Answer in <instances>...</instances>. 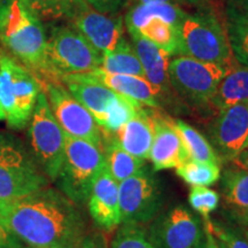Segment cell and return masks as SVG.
<instances>
[{
  "mask_svg": "<svg viewBox=\"0 0 248 248\" xmlns=\"http://www.w3.org/2000/svg\"><path fill=\"white\" fill-rule=\"evenodd\" d=\"M83 207L46 186L21 199L0 202L8 231L31 248H76L94 240Z\"/></svg>",
  "mask_w": 248,
  "mask_h": 248,
  "instance_id": "6da1fadb",
  "label": "cell"
},
{
  "mask_svg": "<svg viewBox=\"0 0 248 248\" xmlns=\"http://www.w3.org/2000/svg\"><path fill=\"white\" fill-rule=\"evenodd\" d=\"M154 122V138L150 159L155 171L178 168L190 160L181 136L173 121L160 114L157 109L151 110Z\"/></svg>",
  "mask_w": 248,
  "mask_h": 248,
  "instance_id": "5bb4252c",
  "label": "cell"
},
{
  "mask_svg": "<svg viewBox=\"0 0 248 248\" xmlns=\"http://www.w3.org/2000/svg\"><path fill=\"white\" fill-rule=\"evenodd\" d=\"M70 23L102 54L113 51L124 37L121 17L101 14L90 6L79 12Z\"/></svg>",
  "mask_w": 248,
  "mask_h": 248,
  "instance_id": "2e32d148",
  "label": "cell"
},
{
  "mask_svg": "<svg viewBox=\"0 0 248 248\" xmlns=\"http://www.w3.org/2000/svg\"><path fill=\"white\" fill-rule=\"evenodd\" d=\"M226 8L240 13H248V0H228Z\"/></svg>",
  "mask_w": 248,
  "mask_h": 248,
  "instance_id": "74e56055",
  "label": "cell"
},
{
  "mask_svg": "<svg viewBox=\"0 0 248 248\" xmlns=\"http://www.w3.org/2000/svg\"><path fill=\"white\" fill-rule=\"evenodd\" d=\"M30 154L48 181H57L64 160L66 133L52 113L44 91L40 92L28 129Z\"/></svg>",
  "mask_w": 248,
  "mask_h": 248,
  "instance_id": "ba28073f",
  "label": "cell"
},
{
  "mask_svg": "<svg viewBox=\"0 0 248 248\" xmlns=\"http://www.w3.org/2000/svg\"><path fill=\"white\" fill-rule=\"evenodd\" d=\"M208 131L221 162H231L248 147V102L219 110Z\"/></svg>",
  "mask_w": 248,
  "mask_h": 248,
  "instance_id": "4fadbf2b",
  "label": "cell"
},
{
  "mask_svg": "<svg viewBox=\"0 0 248 248\" xmlns=\"http://www.w3.org/2000/svg\"><path fill=\"white\" fill-rule=\"evenodd\" d=\"M115 137L121 147L129 154L141 160L148 159L154 138V122L151 110L139 107L136 115L115 133Z\"/></svg>",
  "mask_w": 248,
  "mask_h": 248,
  "instance_id": "ffe728a7",
  "label": "cell"
},
{
  "mask_svg": "<svg viewBox=\"0 0 248 248\" xmlns=\"http://www.w3.org/2000/svg\"><path fill=\"white\" fill-rule=\"evenodd\" d=\"M176 172L186 184L191 186L213 185L221 177L219 166L195 162L192 160H188L187 162L176 168Z\"/></svg>",
  "mask_w": 248,
  "mask_h": 248,
  "instance_id": "4dcf8cb0",
  "label": "cell"
},
{
  "mask_svg": "<svg viewBox=\"0 0 248 248\" xmlns=\"http://www.w3.org/2000/svg\"><path fill=\"white\" fill-rule=\"evenodd\" d=\"M240 231L243 232V234L248 239V222L245 223L244 225L240 226Z\"/></svg>",
  "mask_w": 248,
  "mask_h": 248,
  "instance_id": "b9f144b4",
  "label": "cell"
},
{
  "mask_svg": "<svg viewBox=\"0 0 248 248\" xmlns=\"http://www.w3.org/2000/svg\"><path fill=\"white\" fill-rule=\"evenodd\" d=\"M243 102H248V68L237 64L219 83L210 108L219 111Z\"/></svg>",
  "mask_w": 248,
  "mask_h": 248,
  "instance_id": "cb8c5ba5",
  "label": "cell"
},
{
  "mask_svg": "<svg viewBox=\"0 0 248 248\" xmlns=\"http://www.w3.org/2000/svg\"><path fill=\"white\" fill-rule=\"evenodd\" d=\"M214 248H226V247L221 243V241L217 240L215 238V241H214Z\"/></svg>",
  "mask_w": 248,
  "mask_h": 248,
  "instance_id": "ee69618b",
  "label": "cell"
},
{
  "mask_svg": "<svg viewBox=\"0 0 248 248\" xmlns=\"http://www.w3.org/2000/svg\"><path fill=\"white\" fill-rule=\"evenodd\" d=\"M204 238L201 243L198 245L195 248H214V241H215V237H214L212 230H210V226L207 222V219H204Z\"/></svg>",
  "mask_w": 248,
  "mask_h": 248,
  "instance_id": "8d00e7d4",
  "label": "cell"
},
{
  "mask_svg": "<svg viewBox=\"0 0 248 248\" xmlns=\"http://www.w3.org/2000/svg\"><path fill=\"white\" fill-rule=\"evenodd\" d=\"M170 2V4H175V5H187L188 1L187 0H135V5L136 4H147V2Z\"/></svg>",
  "mask_w": 248,
  "mask_h": 248,
  "instance_id": "ab89813d",
  "label": "cell"
},
{
  "mask_svg": "<svg viewBox=\"0 0 248 248\" xmlns=\"http://www.w3.org/2000/svg\"><path fill=\"white\" fill-rule=\"evenodd\" d=\"M98 79L111 91L139 102L142 106L159 109L161 107L160 95L153 85L144 77L124 75V74H111L102 70L101 68L88 73Z\"/></svg>",
  "mask_w": 248,
  "mask_h": 248,
  "instance_id": "d6986e66",
  "label": "cell"
},
{
  "mask_svg": "<svg viewBox=\"0 0 248 248\" xmlns=\"http://www.w3.org/2000/svg\"><path fill=\"white\" fill-rule=\"evenodd\" d=\"M188 4H192L198 7H203V6H209L212 0H187Z\"/></svg>",
  "mask_w": 248,
  "mask_h": 248,
  "instance_id": "60d3db41",
  "label": "cell"
},
{
  "mask_svg": "<svg viewBox=\"0 0 248 248\" xmlns=\"http://www.w3.org/2000/svg\"><path fill=\"white\" fill-rule=\"evenodd\" d=\"M59 80L70 94L92 114L95 122L101 128L108 107L117 97V93L101 84L90 74L66 75L60 77Z\"/></svg>",
  "mask_w": 248,
  "mask_h": 248,
  "instance_id": "ac0fdd59",
  "label": "cell"
},
{
  "mask_svg": "<svg viewBox=\"0 0 248 248\" xmlns=\"http://www.w3.org/2000/svg\"><path fill=\"white\" fill-rule=\"evenodd\" d=\"M76 248H98V246H97V244H95V240H93V241H91V243L84 245V246L76 247Z\"/></svg>",
  "mask_w": 248,
  "mask_h": 248,
  "instance_id": "7bdbcfd3",
  "label": "cell"
},
{
  "mask_svg": "<svg viewBox=\"0 0 248 248\" xmlns=\"http://www.w3.org/2000/svg\"><path fill=\"white\" fill-rule=\"evenodd\" d=\"M231 70L219 64L177 55L169 60L168 76L176 94L194 107L210 108L219 83Z\"/></svg>",
  "mask_w": 248,
  "mask_h": 248,
  "instance_id": "9c48e42d",
  "label": "cell"
},
{
  "mask_svg": "<svg viewBox=\"0 0 248 248\" xmlns=\"http://www.w3.org/2000/svg\"><path fill=\"white\" fill-rule=\"evenodd\" d=\"M17 248H31V247H22V246H21V247H17Z\"/></svg>",
  "mask_w": 248,
  "mask_h": 248,
  "instance_id": "7dc6e473",
  "label": "cell"
},
{
  "mask_svg": "<svg viewBox=\"0 0 248 248\" xmlns=\"http://www.w3.org/2000/svg\"><path fill=\"white\" fill-rule=\"evenodd\" d=\"M86 204L99 228L113 231L121 224L119 183L109 175L106 166L93 182Z\"/></svg>",
  "mask_w": 248,
  "mask_h": 248,
  "instance_id": "9a60e30c",
  "label": "cell"
},
{
  "mask_svg": "<svg viewBox=\"0 0 248 248\" xmlns=\"http://www.w3.org/2000/svg\"><path fill=\"white\" fill-rule=\"evenodd\" d=\"M141 106V104L132 99L117 94L107 109L106 117L100 128L102 133L115 135L136 115L138 108Z\"/></svg>",
  "mask_w": 248,
  "mask_h": 248,
  "instance_id": "f546056e",
  "label": "cell"
},
{
  "mask_svg": "<svg viewBox=\"0 0 248 248\" xmlns=\"http://www.w3.org/2000/svg\"><path fill=\"white\" fill-rule=\"evenodd\" d=\"M105 166L101 147L66 135L64 160L55 183L62 193L83 207L88 202L93 182Z\"/></svg>",
  "mask_w": 248,
  "mask_h": 248,
  "instance_id": "52a82bcc",
  "label": "cell"
},
{
  "mask_svg": "<svg viewBox=\"0 0 248 248\" xmlns=\"http://www.w3.org/2000/svg\"><path fill=\"white\" fill-rule=\"evenodd\" d=\"M225 27L238 64L248 68V13L225 9Z\"/></svg>",
  "mask_w": 248,
  "mask_h": 248,
  "instance_id": "f1b7e54d",
  "label": "cell"
},
{
  "mask_svg": "<svg viewBox=\"0 0 248 248\" xmlns=\"http://www.w3.org/2000/svg\"><path fill=\"white\" fill-rule=\"evenodd\" d=\"M2 2H4V0H0V6L2 5Z\"/></svg>",
  "mask_w": 248,
  "mask_h": 248,
  "instance_id": "bcb514c9",
  "label": "cell"
},
{
  "mask_svg": "<svg viewBox=\"0 0 248 248\" xmlns=\"http://www.w3.org/2000/svg\"><path fill=\"white\" fill-rule=\"evenodd\" d=\"M131 0H85L90 7L101 14L116 15Z\"/></svg>",
  "mask_w": 248,
  "mask_h": 248,
  "instance_id": "e575fe53",
  "label": "cell"
},
{
  "mask_svg": "<svg viewBox=\"0 0 248 248\" xmlns=\"http://www.w3.org/2000/svg\"><path fill=\"white\" fill-rule=\"evenodd\" d=\"M210 226L214 237L219 240L226 248H248V239L243 234L240 229L215 222L206 218Z\"/></svg>",
  "mask_w": 248,
  "mask_h": 248,
  "instance_id": "836d02e7",
  "label": "cell"
},
{
  "mask_svg": "<svg viewBox=\"0 0 248 248\" xmlns=\"http://www.w3.org/2000/svg\"><path fill=\"white\" fill-rule=\"evenodd\" d=\"M204 234V224L183 206L159 214L147 231L152 248H195Z\"/></svg>",
  "mask_w": 248,
  "mask_h": 248,
  "instance_id": "7c38bea8",
  "label": "cell"
},
{
  "mask_svg": "<svg viewBox=\"0 0 248 248\" xmlns=\"http://www.w3.org/2000/svg\"><path fill=\"white\" fill-rule=\"evenodd\" d=\"M42 91L39 79L23 64L0 49V106L9 128H26Z\"/></svg>",
  "mask_w": 248,
  "mask_h": 248,
  "instance_id": "5b68a950",
  "label": "cell"
},
{
  "mask_svg": "<svg viewBox=\"0 0 248 248\" xmlns=\"http://www.w3.org/2000/svg\"><path fill=\"white\" fill-rule=\"evenodd\" d=\"M142 37L162 49L169 57L182 55L181 30L160 17H152L138 30Z\"/></svg>",
  "mask_w": 248,
  "mask_h": 248,
  "instance_id": "484cf974",
  "label": "cell"
},
{
  "mask_svg": "<svg viewBox=\"0 0 248 248\" xmlns=\"http://www.w3.org/2000/svg\"><path fill=\"white\" fill-rule=\"evenodd\" d=\"M40 21H71L89 7L85 0H20Z\"/></svg>",
  "mask_w": 248,
  "mask_h": 248,
  "instance_id": "d4e9b609",
  "label": "cell"
},
{
  "mask_svg": "<svg viewBox=\"0 0 248 248\" xmlns=\"http://www.w3.org/2000/svg\"><path fill=\"white\" fill-rule=\"evenodd\" d=\"M181 44L182 55L230 69L238 64L229 42L225 21L223 22L210 6L187 13L181 26Z\"/></svg>",
  "mask_w": 248,
  "mask_h": 248,
  "instance_id": "3957f363",
  "label": "cell"
},
{
  "mask_svg": "<svg viewBox=\"0 0 248 248\" xmlns=\"http://www.w3.org/2000/svg\"><path fill=\"white\" fill-rule=\"evenodd\" d=\"M102 53L74 27L52 30L46 44L45 73L40 83L54 82L74 74H88L101 67Z\"/></svg>",
  "mask_w": 248,
  "mask_h": 248,
  "instance_id": "277c9868",
  "label": "cell"
},
{
  "mask_svg": "<svg viewBox=\"0 0 248 248\" xmlns=\"http://www.w3.org/2000/svg\"><path fill=\"white\" fill-rule=\"evenodd\" d=\"M52 113L70 137L88 140L102 148L104 133L92 114L76 100L60 80L42 83Z\"/></svg>",
  "mask_w": 248,
  "mask_h": 248,
  "instance_id": "8fae6325",
  "label": "cell"
},
{
  "mask_svg": "<svg viewBox=\"0 0 248 248\" xmlns=\"http://www.w3.org/2000/svg\"><path fill=\"white\" fill-rule=\"evenodd\" d=\"M121 223L145 225L160 214L162 192L146 167L119 184Z\"/></svg>",
  "mask_w": 248,
  "mask_h": 248,
  "instance_id": "30bf717a",
  "label": "cell"
},
{
  "mask_svg": "<svg viewBox=\"0 0 248 248\" xmlns=\"http://www.w3.org/2000/svg\"><path fill=\"white\" fill-rule=\"evenodd\" d=\"M219 178L224 206L235 222L244 225L248 222V171L233 164Z\"/></svg>",
  "mask_w": 248,
  "mask_h": 248,
  "instance_id": "44dd1931",
  "label": "cell"
},
{
  "mask_svg": "<svg viewBox=\"0 0 248 248\" xmlns=\"http://www.w3.org/2000/svg\"><path fill=\"white\" fill-rule=\"evenodd\" d=\"M47 38L42 21L20 0L0 6V49L11 55L39 80L45 73Z\"/></svg>",
  "mask_w": 248,
  "mask_h": 248,
  "instance_id": "7a4b0ae2",
  "label": "cell"
},
{
  "mask_svg": "<svg viewBox=\"0 0 248 248\" xmlns=\"http://www.w3.org/2000/svg\"><path fill=\"white\" fill-rule=\"evenodd\" d=\"M187 15L181 6L170 2H147L136 4L125 15L126 30L138 31L152 17H160L181 30V26Z\"/></svg>",
  "mask_w": 248,
  "mask_h": 248,
  "instance_id": "7402d4cb",
  "label": "cell"
},
{
  "mask_svg": "<svg viewBox=\"0 0 248 248\" xmlns=\"http://www.w3.org/2000/svg\"><path fill=\"white\" fill-rule=\"evenodd\" d=\"M231 163H233L234 166L239 167V168L248 171V147L243 152V153L238 155L235 159L232 160Z\"/></svg>",
  "mask_w": 248,
  "mask_h": 248,
  "instance_id": "f35d334b",
  "label": "cell"
},
{
  "mask_svg": "<svg viewBox=\"0 0 248 248\" xmlns=\"http://www.w3.org/2000/svg\"><path fill=\"white\" fill-rule=\"evenodd\" d=\"M102 150L108 172L119 184L136 175L145 167L144 160L133 156L121 147L115 135L104 133Z\"/></svg>",
  "mask_w": 248,
  "mask_h": 248,
  "instance_id": "603a6c76",
  "label": "cell"
},
{
  "mask_svg": "<svg viewBox=\"0 0 248 248\" xmlns=\"http://www.w3.org/2000/svg\"><path fill=\"white\" fill-rule=\"evenodd\" d=\"M21 247V243L14 237L6 228L0 216V248H17Z\"/></svg>",
  "mask_w": 248,
  "mask_h": 248,
  "instance_id": "d590c367",
  "label": "cell"
},
{
  "mask_svg": "<svg viewBox=\"0 0 248 248\" xmlns=\"http://www.w3.org/2000/svg\"><path fill=\"white\" fill-rule=\"evenodd\" d=\"M173 124L181 136L190 160L201 163L216 164V166L221 164V160L214 151L212 144L197 129L182 120L173 121Z\"/></svg>",
  "mask_w": 248,
  "mask_h": 248,
  "instance_id": "83f0119b",
  "label": "cell"
},
{
  "mask_svg": "<svg viewBox=\"0 0 248 248\" xmlns=\"http://www.w3.org/2000/svg\"><path fill=\"white\" fill-rule=\"evenodd\" d=\"M1 120H5V113H4V110H2L1 106H0V121Z\"/></svg>",
  "mask_w": 248,
  "mask_h": 248,
  "instance_id": "f6af8a7d",
  "label": "cell"
},
{
  "mask_svg": "<svg viewBox=\"0 0 248 248\" xmlns=\"http://www.w3.org/2000/svg\"><path fill=\"white\" fill-rule=\"evenodd\" d=\"M110 248H152L144 225L125 224L117 230Z\"/></svg>",
  "mask_w": 248,
  "mask_h": 248,
  "instance_id": "1f68e13d",
  "label": "cell"
},
{
  "mask_svg": "<svg viewBox=\"0 0 248 248\" xmlns=\"http://www.w3.org/2000/svg\"><path fill=\"white\" fill-rule=\"evenodd\" d=\"M128 32L132 40V47L144 69L145 78L159 93L161 105L162 101H169L173 94L168 76L170 57L138 31L128 30Z\"/></svg>",
  "mask_w": 248,
  "mask_h": 248,
  "instance_id": "e0dca14e",
  "label": "cell"
},
{
  "mask_svg": "<svg viewBox=\"0 0 248 248\" xmlns=\"http://www.w3.org/2000/svg\"><path fill=\"white\" fill-rule=\"evenodd\" d=\"M100 68L107 73L124 74V75H133L145 78V73L140 61L132 45L125 39V37L120 40L113 51L102 54Z\"/></svg>",
  "mask_w": 248,
  "mask_h": 248,
  "instance_id": "4316f807",
  "label": "cell"
},
{
  "mask_svg": "<svg viewBox=\"0 0 248 248\" xmlns=\"http://www.w3.org/2000/svg\"><path fill=\"white\" fill-rule=\"evenodd\" d=\"M48 186L22 140L0 133V202H11Z\"/></svg>",
  "mask_w": 248,
  "mask_h": 248,
  "instance_id": "8992f818",
  "label": "cell"
},
{
  "mask_svg": "<svg viewBox=\"0 0 248 248\" xmlns=\"http://www.w3.org/2000/svg\"><path fill=\"white\" fill-rule=\"evenodd\" d=\"M188 202L195 212H198L204 219L215 212L219 204V195L207 186H192L188 194Z\"/></svg>",
  "mask_w": 248,
  "mask_h": 248,
  "instance_id": "d6a6232c",
  "label": "cell"
}]
</instances>
